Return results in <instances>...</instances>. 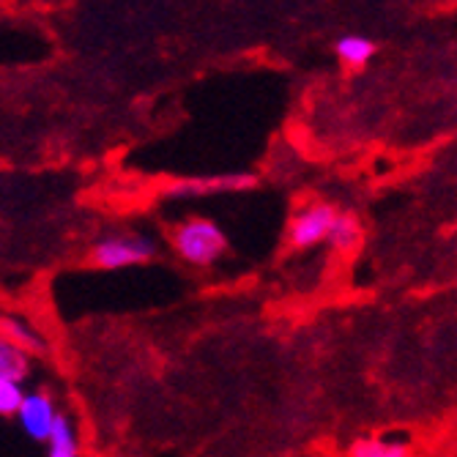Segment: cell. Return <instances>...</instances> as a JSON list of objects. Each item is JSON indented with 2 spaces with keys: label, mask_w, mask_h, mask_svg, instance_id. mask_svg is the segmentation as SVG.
<instances>
[{
  "label": "cell",
  "mask_w": 457,
  "mask_h": 457,
  "mask_svg": "<svg viewBox=\"0 0 457 457\" xmlns=\"http://www.w3.org/2000/svg\"><path fill=\"white\" fill-rule=\"evenodd\" d=\"M348 457H411V449L403 441L361 438L351 446Z\"/></svg>",
  "instance_id": "obj_7"
},
{
  "label": "cell",
  "mask_w": 457,
  "mask_h": 457,
  "mask_svg": "<svg viewBox=\"0 0 457 457\" xmlns=\"http://www.w3.org/2000/svg\"><path fill=\"white\" fill-rule=\"evenodd\" d=\"M326 241L337 249V253H351V249H356L361 244V225L353 214H340L335 217V222H331L328 228V236Z\"/></svg>",
  "instance_id": "obj_6"
},
{
  "label": "cell",
  "mask_w": 457,
  "mask_h": 457,
  "mask_svg": "<svg viewBox=\"0 0 457 457\" xmlns=\"http://www.w3.org/2000/svg\"><path fill=\"white\" fill-rule=\"evenodd\" d=\"M28 372V359L4 335H0V381H22Z\"/></svg>",
  "instance_id": "obj_10"
},
{
  "label": "cell",
  "mask_w": 457,
  "mask_h": 457,
  "mask_svg": "<svg viewBox=\"0 0 457 457\" xmlns=\"http://www.w3.org/2000/svg\"><path fill=\"white\" fill-rule=\"evenodd\" d=\"M173 246H176V253L187 263H192V266H212V263H217L225 255L228 238L209 220H189L181 228H176Z\"/></svg>",
  "instance_id": "obj_1"
},
{
  "label": "cell",
  "mask_w": 457,
  "mask_h": 457,
  "mask_svg": "<svg viewBox=\"0 0 457 457\" xmlns=\"http://www.w3.org/2000/svg\"><path fill=\"white\" fill-rule=\"evenodd\" d=\"M372 53H376V45L367 38V36H356V33H348L337 41V55L348 63V66H364Z\"/></svg>",
  "instance_id": "obj_9"
},
{
  "label": "cell",
  "mask_w": 457,
  "mask_h": 457,
  "mask_svg": "<svg viewBox=\"0 0 457 457\" xmlns=\"http://www.w3.org/2000/svg\"><path fill=\"white\" fill-rule=\"evenodd\" d=\"M0 335H4L20 353H25V351H33V353L41 351L38 335H36V331L28 323H22L17 318H4V320H0Z\"/></svg>",
  "instance_id": "obj_8"
},
{
  "label": "cell",
  "mask_w": 457,
  "mask_h": 457,
  "mask_svg": "<svg viewBox=\"0 0 457 457\" xmlns=\"http://www.w3.org/2000/svg\"><path fill=\"white\" fill-rule=\"evenodd\" d=\"M335 217H337L335 205H328V203L310 205V209L296 214L294 222H290V228H287L290 244H294L296 249H307V246H315V244L326 241L328 228H331V222H335Z\"/></svg>",
  "instance_id": "obj_3"
},
{
  "label": "cell",
  "mask_w": 457,
  "mask_h": 457,
  "mask_svg": "<svg viewBox=\"0 0 457 457\" xmlns=\"http://www.w3.org/2000/svg\"><path fill=\"white\" fill-rule=\"evenodd\" d=\"M47 441H50V457H77V438H74L71 425L63 417L55 420Z\"/></svg>",
  "instance_id": "obj_11"
},
{
  "label": "cell",
  "mask_w": 457,
  "mask_h": 457,
  "mask_svg": "<svg viewBox=\"0 0 457 457\" xmlns=\"http://www.w3.org/2000/svg\"><path fill=\"white\" fill-rule=\"evenodd\" d=\"M156 246L145 236H115L94 246V261L102 269H127L151 261Z\"/></svg>",
  "instance_id": "obj_2"
},
{
  "label": "cell",
  "mask_w": 457,
  "mask_h": 457,
  "mask_svg": "<svg viewBox=\"0 0 457 457\" xmlns=\"http://www.w3.org/2000/svg\"><path fill=\"white\" fill-rule=\"evenodd\" d=\"M17 417L25 428V433L36 441H47L50 433H53V425L58 420L55 413V405L53 400L45 395V392H33V395H25L22 397V405L17 411Z\"/></svg>",
  "instance_id": "obj_4"
},
{
  "label": "cell",
  "mask_w": 457,
  "mask_h": 457,
  "mask_svg": "<svg viewBox=\"0 0 457 457\" xmlns=\"http://www.w3.org/2000/svg\"><path fill=\"white\" fill-rule=\"evenodd\" d=\"M22 386L17 381H0V417H12L22 405Z\"/></svg>",
  "instance_id": "obj_12"
},
{
  "label": "cell",
  "mask_w": 457,
  "mask_h": 457,
  "mask_svg": "<svg viewBox=\"0 0 457 457\" xmlns=\"http://www.w3.org/2000/svg\"><path fill=\"white\" fill-rule=\"evenodd\" d=\"M258 184L255 176L249 173H233V176H217V179H195V181H179L168 187L170 197H203L217 192H246Z\"/></svg>",
  "instance_id": "obj_5"
}]
</instances>
